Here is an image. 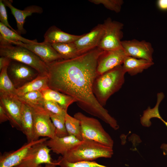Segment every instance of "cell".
<instances>
[{"mask_svg": "<svg viewBox=\"0 0 167 167\" xmlns=\"http://www.w3.org/2000/svg\"><path fill=\"white\" fill-rule=\"evenodd\" d=\"M104 33L102 24H99L89 32L82 35L74 42L79 55L98 47Z\"/></svg>", "mask_w": 167, "mask_h": 167, "instance_id": "obj_14", "label": "cell"}, {"mask_svg": "<svg viewBox=\"0 0 167 167\" xmlns=\"http://www.w3.org/2000/svg\"><path fill=\"white\" fill-rule=\"evenodd\" d=\"M48 112L55 127L56 136L62 137L68 135L65 126V117Z\"/></svg>", "mask_w": 167, "mask_h": 167, "instance_id": "obj_29", "label": "cell"}, {"mask_svg": "<svg viewBox=\"0 0 167 167\" xmlns=\"http://www.w3.org/2000/svg\"><path fill=\"white\" fill-rule=\"evenodd\" d=\"M82 35L70 34L63 32L56 26H52L48 29L44 35V41L51 44L73 42L80 38Z\"/></svg>", "mask_w": 167, "mask_h": 167, "instance_id": "obj_18", "label": "cell"}, {"mask_svg": "<svg viewBox=\"0 0 167 167\" xmlns=\"http://www.w3.org/2000/svg\"><path fill=\"white\" fill-rule=\"evenodd\" d=\"M51 150L45 142L36 144L29 149L20 164L15 167H38L41 164L51 163L54 160L49 154Z\"/></svg>", "mask_w": 167, "mask_h": 167, "instance_id": "obj_9", "label": "cell"}, {"mask_svg": "<svg viewBox=\"0 0 167 167\" xmlns=\"http://www.w3.org/2000/svg\"><path fill=\"white\" fill-rule=\"evenodd\" d=\"M156 4L158 8L160 10L167 11V0H158Z\"/></svg>", "mask_w": 167, "mask_h": 167, "instance_id": "obj_36", "label": "cell"}, {"mask_svg": "<svg viewBox=\"0 0 167 167\" xmlns=\"http://www.w3.org/2000/svg\"><path fill=\"white\" fill-rule=\"evenodd\" d=\"M5 6L2 0H0V22L6 27L10 28L11 30L18 33L17 31L13 29L9 24L7 20V15Z\"/></svg>", "mask_w": 167, "mask_h": 167, "instance_id": "obj_33", "label": "cell"}, {"mask_svg": "<svg viewBox=\"0 0 167 167\" xmlns=\"http://www.w3.org/2000/svg\"><path fill=\"white\" fill-rule=\"evenodd\" d=\"M121 44L126 56L153 61L154 49L150 42L134 39L122 41Z\"/></svg>", "mask_w": 167, "mask_h": 167, "instance_id": "obj_11", "label": "cell"}, {"mask_svg": "<svg viewBox=\"0 0 167 167\" xmlns=\"http://www.w3.org/2000/svg\"><path fill=\"white\" fill-rule=\"evenodd\" d=\"M43 107L48 112L65 117L67 112L55 101L44 99L42 103Z\"/></svg>", "mask_w": 167, "mask_h": 167, "instance_id": "obj_32", "label": "cell"}, {"mask_svg": "<svg viewBox=\"0 0 167 167\" xmlns=\"http://www.w3.org/2000/svg\"><path fill=\"white\" fill-rule=\"evenodd\" d=\"M11 61L7 58L1 56L0 58V71L4 67L8 66Z\"/></svg>", "mask_w": 167, "mask_h": 167, "instance_id": "obj_34", "label": "cell"}, {"mask_svg": "<svg viewBox=\"0 0 167 167\" xmlns=\"http://www.w3.org/2000/svg\"><path fill=\"white\" fill-rule=\"evenodd\" d=\"M49 88L48 76L39 74L34 79L17 89L16 93L17 96L21 95L32 91L41 92Z\"/></svg>", "mask_w": 167, "mask_h": 167, "instance_id": "obj_22", "label": "cell"}, {"mask_svg": "<svg viewBox=\"0 0 167 167\" xmlns=\"http://www.w3.org/2000/svg\"><path fill=\"white\" fill-rule=\"evenodd\" d=\"M7 67H4L0 71V94L17 95L16 89L8 75Z\"/></svg>", "mask_w": 167, "mask_h": 167, "instance_id": "obj_26", "label": "cell"}, {"mask_svg": "<svg viewBox=\"0 0 167 167\" xmlns=\"http://www.w3.org/2000/svg\"><path fill=\"white\" fill-rule=\"evenodd\" d=\"M57 165H58L57 160H54L51 163L45 164L44 166L40 165L38 167H56Z\"/></svg>", "mask_w": 167, "mask_h": 167, "instance_id": "obj_38", "label": "cell"}, {"mask_svg": "<svg viewBox=\"0 0 167 167\" xmlns=\"http://www.w3.org/2000/svg\"><path fill=\"white\" fill-rule=\"evenodd\" d=\"M126 73L122 66L120 65L97 77L93 91L101 106H105L109 98L121 88L124 83Z\"/></svg>", "mask_w": 167, "mask_h": 167, "instance_id": "obj_2", "label": "cell"}, {"mask_svg": "<svg viewBox=\"0 0 167 167\" xmlns=\"http://www.w3.org/2000/svg\"><path fill=\"white\" fill-rule=\"evenodd\" d=\"M57 160L58 165L60 167H108L99 164L94 161H80L71 162L60 156Z\"/></svg>", "mask_w": 167, "mask_h": 167, "instance_id": "obj_30", "label": "cell"}, {"mask_svg": "<svg viewBox=\"0 0 167 167\" xmlns=\"http://www.w3.org/2000/svg\"><path fill=\"white\" fill-rule=\"evenodd\" d=\"M41 92L44 99L55 101L66 112L71 105L76 102L72 97L49 88Z\"/></svg>", "mask_w": 167, "mask_h": 167, "instance_id": "obj_21", "label": "cell"}, {"mask_svg": "<svg viewBox=\"0 0 167 167\" xmlns=\"http://www.w3.org/2000/svg\"><path fill=\"white\" fill-rule=\"evenodd\" d=\"M164 97L163 93L160 92L157 94V101L156 105L153 108L149 107L143 111V115L140 118V121L143 126L149 127L151 123L150 119L152 118H156L161 120L162 118L161 116L159 111V106L160 103Z\"/></svg>", "mask_w": 167, "mask_h": 167, "instance_id": "obj_25", "label": "cell"}, {"mask_svg": "<svg viewBox=\"0 0 167 167\" xmlns=\"http://www.w3.org/2000/svg\"><path fill=\"white\" fill-rule=\"evenodd\" d=\"M10 44L24 47L32 51L41 58L47 65L56 61L62 59L48 42L44 41L30 44L21 42H14Z\"/></svg>", "mask_w": 167, "mask_h": 167, "instance_id": "obj_13", "label": "cell"}, {"mask_svg": "<svg viewBox=\"0 0 167 167\" xmlns=\"http://www.w3.org/2000/svg\"><path fill=\"white\" fill-rule=\"evenodd\" d=\"M9 121L7 114L3 108L0 105V123Z\"/></svg>", "mask_w": 167, "mask_h": 167, "instance_id": "obj_35", "label": "cell"}, {"mask_svg": "<svg viewBox=\"0 0 167 167\" xmlns=\"http://www.w3.org/2000/svg\"><path fill=\"white\" fill-rule=\"evenodd\" d=\"M113 154V148L93 140L85 139L62 156L69 162H75L92 161L101 157L109 158Z\"/></svg>", "mask_w": 167, "mask_h": 167, "instance_id": "obj_3", "label": "cell"}, {"mask_svg": "<svg viewBox=\"0 0 167 167\" xmlns=\"http://www.w3.org/2000/svg\"><path fill=\"white\" fill-rule=\"evenodd\" d=\"M103 51L97 47L75 58L48 65V87L72 97L81 109L115 129L118 126L116 120L100 104L93 91L98 76V59Z\"/></svg>", "mask_w": 167, "mask_h": 167, "instance_id": "obj_1", "label": "cell"}, {"mask_svg": "<svg viewBox=\"0 0 167 167\" xmlns=\"http://www.w3.org/2000/svg\"><path fill=\"white\" fill-rule=\"evenodd\" d=\"M0 44H10L12 42H21L28 44L37 42L36 40H30L24 38L0 22Z\"/></svg>", "mask_w": 167, "mask_h": 167, "instance_id": "obj_23", "label": "cell"}, {"mask_svg": "<svg viewBox=\"0 0 167 167\" xmlns=\"http://www.w3.org/2000/svg\"><path fill=\"white\" fill-rule=\"evenodd\" d=\"M51 44L63 59H71L79 56L74 42Z\"/></svg>", "mask_w": 167, "mask_h": 167, "instance_id": "obj_24", "label": "cell"}, {"mask_svg": "<svg viewBox=\"0 0 167 167\" xmlns=\"http://www.w3.org/2000/svg\"><path fill=\"white\" fill-rule=\"evenodd\" d=\"M74 117L80 122L83 140H92L113 148V140L97 119L79 112L75 113Z\"/></svg>", "mask_w": 167, "mask_h": 167, "instance_id": "obj_5", "label": "cell"}, {"mask_svg": "<svg viewBox=\"0 0 167 167\" xmlns=\"http://www.w3.org/2000/svg\"><path fill=\"white\" fill-rule=\"evenodd\" d=\"M6 6L8 7L15 18L17 24V32L21 35L26 32L24 28V25L26 18L33 13H41L43 10L41 7L36 5H32L26 7L24 10L18 9L12 5V1L10 0H2Z\"/></svg>", "mask_w": 167, "mask_h": 167, "instance_id": "obj_16", "label": "cell"}, {"mask_svg": "<svg viewBox=\"0 0 167 167\" xmlns=\"http://www.w3.org/2000/svg\"><path fill=\"white\" fill-rule=\"evenodd\" d=\"M95 4H102L106 8L116 13L120 12L124 2L122 0H89Z\"/></svg>", "mask_w": 167, "mask_h": 167, "instance_id": "obj_31", "label": "cell"}, {"mask_svg": "<svg viewBox=\"0 0 167 167\" xmlns=\"http://www.w3.org/2000/svg\"><path fill=\"white\" fill-rule=\"evenodd\" d=\"M7 73L16 89L34 79L39 75L37 71L30 66L12 60L8 66Z\"/></svg>", "mask_w": 167, "mask_h": 167, "instance_id": "obj_8", "label": "cell"}, {"mask_svg": "<svg viewBox=\"0 0 167 167\" xmlns=\"http://www.w3.org/2000/svg\"><path fill=\"white\" fill-rule=\"evenodd\" d=\"M126 56L123 49L113 50H103L97 61L98 75L122 65Z\"/></svg>", "mask_w": 167, "mask_h": 167, "instance_id": "obj_12", "label": "cell"}, {"mask_svg": "<svg viewBox=\"0 0 167 167\" xmlns=\"http://www.w3.org/2000/svg\"><path fill=\"white\" fill-rule=\"evenodd\" d=\"M22 131L26 135L27 142L34 141V130L32 113L30 107L22 103L21 113Z\"/></svg>", "mask_w": 167, "mask_h": 167, "instance_id": "obj_19", "label": "cell"}, {"mask_svg": "<svg viewBox=\"0 0 167 167\" xmlns=\"http://www.w3.org/2000/svg\"><path fill=\"white\" fill-rule=\"evenodd\" d=\"M65 124L68 135L75 137L80 141L83 139L79 120L66 113L65 116Z\"/></svg>", "mask_w": 167, "mask_h": 167, "instance_id": "obj_27", "label": "cell"}, {"mask_svg": "<svg viewBox=\"0 0 167 167\" xmlns=\"http://www.w3.org/2000/svg\"><path fill=\"white\" fill-rule=\"evenodd\" d=\"M17 96L22 103L30 107L42 105L44 99L42 93L39 91L28 92Z\"/></svg>", "mask_w": 167, "mask_h": 167, "instance_id": "obj_28", "label": "cell"}, {"mask_svg": "<svg viewBox=\"0 0 167 167\" xmlns=\"http://www.w3.org/2000/svg\"><path fill=\"white\" fill-rule=\"evenodd\" d=\"M22 102L17 95L0 94V105L4 109L13 127L22 131L21 113Z\"/></svg>", "mask_w": 167, "mask_h": 167, "instance_id": "obj_10", "label": "cell"}, {"mask_svg": "<svg viewBox=\"0 0 167 167\" xmlns=\"http://www.w3.org/2000/svg\"><path fill=\"white\" fill-rule=\"evenodd\" d=\"M161 121L163 122L167 127V122L164 120L163 119ZM161 149L162 150L164 155H167V144L163 143L161 146Z\"/></svg>", "mask_w": 167, "mask_h": 167, "instance_id": "obj_37", "label": "cell"}, {"mask_svg": "<svg viewBox=\"0 0 167 167\" xmlns=\"http://www.w3.org/2000/svg\"><path fill=\"white\" fill-rule=\"evenodd\" d=\"M0 55L29 66L39 75H48V65L36 54L24 47L8 43L0 44Z\"/></svg>", "mask_w": 167, "mask_h": 167, "instance_id": "obj_4", "label": "cell"}, {"mask_svg": "<svg viewBox=\"0 0 167 167\" xmlns=\"http://www.w3.org/2000/svg\"><path fill=\"white\" fill-rule=\"evenodd\" d=\"M81 141L73 136L68 135L62 137L55 136L49 139L45 143L53 152L62 156Z\"/></svg>", "mask_w": 167, "mask_h": 167, "instance_id": "obj_17", "label": "cell"}, {"mask_svg": "<svg viewBox=\"0 0 167 167\" xmlns=\"http://www.w3.org/2000/svg\"><path fill=\"white\" fill-rule=\"evenodd\" d=\"M49 139L44 137L27 142L16 150L4 152L0 156V167H15L20 164L32 146L37 143L45 142Z\"/></svg>", "mask_w": 167, "mask_h": 167, "instance_id": "obj_15", "label": "cell"}, {"mask_svg": "<svg viewBox=\"0 0 167 167\" xmlns=\"http://www.w3.org/2000/svg\"><path fill=\"white\" fill-rule=\"evenodd\" d=\"M154 64L153 61L126 56L122 66L126 73L133 76L142 72Z\"/></svg>", "mask_w": 167, "mask_h": 167, "instance_id": "obj_20", "label": "cell"}, {"mask_svg": "<svg viewBox=\"0 0 167 167\" xmlns=\"http://www.w3.org/2000/svg\"><path fill=\"white\" fill-rule=\"evenodd\" d=\"M102 24L104 33L98 47L104 50L122 49L121 40L123 36V24L108 18Z\"/></svg>", "mask_w": 167, "mask_h": 167, "instance_id": "obj_6", "label": "cell"}, {"mask_svg": "<svg viewBox=\"0 0 167 167\" xmlns=\"http://www.w3.org/2000/svg\"><path fill=\"white\" fill-rule=\"evenodd\" d=\"M30 107L33 120L34 141L39 139L41 137L49 139L55 137V127L48 111L41 105Z\"/></svg>", "mask_w": 167, "mask_h": 167, "instance_id": "obj_7", "label": "cell"}]
</instances>
